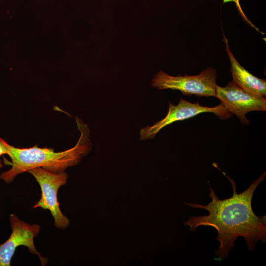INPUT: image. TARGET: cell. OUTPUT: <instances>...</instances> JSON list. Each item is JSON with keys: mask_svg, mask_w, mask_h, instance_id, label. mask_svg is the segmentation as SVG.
<instances>
[{"mask_svg": "<svg viewBox=\"0 0 266 266\" xmlns=\"http://www.w3.org/2000/svg\"><path fill=\"white\" fill-rule=\"evenodd\" d=\"M231 184L233 195L228 199L220 200L210 186L211 201L206 205L187 203L189 206L207 210L205 216H192L184 222L193 231L200 226H211L216 229V240L220 245L215 252L219 259L227 257L234 246V241L239 237L246 241L249 249L253 251L259 241L266 240V216L255 214L251 205L252 199L258 186L265 179V171L243 192L238 193L234 180L223 172Z\"/></svg>", "mask_w": 266, "mask_h": 266, "instance_id": "obj_1", "label": "cell"}, {"mask_svg": "<svg viewBox=\"0 0 266 266\" xmlns=\"http://www.w3.org/2000/svg\"><path fill=\"white\" fill-rule=\"evenodd\" d=\"M80 136L73 147L56 152L50 148L35 146L29 148H19L7 143L8 155L11 159V168L0 175V179L9 184L19 174L28 170L41 167L53 173L65 172L67 168L77 165L91 149L89 130L87 125L76 118Z\"/></svg>", "mask_w": 266, "mask_h": 266, "instance_id": "obj_2", "label": "cell"}, {"mask_svg": "<svg viewBox=\"0 0 266 266\" xmlns=\"http://www.w3.org/2000/svg\"><path fill=\"white\" fill-rule=\"evenodd\" d=\"M217 70L208 67L196 75H170L160 70L152 79V86L159 90L172 89L185 95L216 97Z\"/></svg>", "mask_w": 266, "mask_h": 266, "instance_id": "obj_3", "label": "cell"}, {"mask_svg": "<svg viewBox=\"0 0 266 266\" xmlns=\"http://www.w3.org/2000/svg\"><path fill=\"white\" fill-rule=\"evenodd\" d=\"M32 174L41 188V197L33 208L49 210L54 220L55 226L60 229L67 228L69 220L61 211L58 201V191L66 184L68 175L65 172L53 173L41 167L31 169L27 171Z\"/></svg>", "mask_w": 266, "mask_h": 266, "instance_id": "obj_4", "label": "cell"}, {"mask_svg": "<svg viewBox=\"0 0 266 266\" xmlns=\"http://www.w3.org/2000/svg\"><path fill=\"white\" fill-rule=\"evenodd\" d=\"M205 112L212 113L221 119H226L232 116L221 103L217 106L210 107L202 106L199 102L193 103L180 98L176 105L169 102L168 111L164 118L152 126H146L140 130V139H153L161 129L167 125Z\"/></svg>", "mask_w": 266, "mask_h": 266, "instance_id": "obj_5", "label": "cell"}, {"mask_svg": "<svg viewBox=\"0 0 266 266\" xmlns=\"http://www.w3.org/2000/svg\"><path fill=\"white\" fill-rule=\"evenodd\" d=\"M10 226L12 233L9 238L4 243H0V266H10L11 261L16 248L19 246L27 247L33 254L37 255L42 266L48 261L43 257L35 246L34 239L40 231L39 224H30L19 219L15 214L9 216Z\"/></svg>", "mask_w": 266, "mask_h": 266, "instance_id": "obj_6", "label": "cell"}, {"mask_svg": "<svg viewBox=\"0 0 266 266\" xmlns=\"http://www.w3.org/2000/svg\"><path fill=\"white\" fill-rule=\"evenodd\" d=\"M226 110L234 114L243 125L249 124L246 115L251 111H265L266 99L244 90L233 80L224 87L217 85L216 97Z\"/></svg>", "mask_w": 266, "mask_h": 266, "instance_id": "obj_7", "label": "cell"}, {"mask_svg": "<svg viewBox=\"0 0 266 266\" xmlns=\"http://www.w3.org/2000/svg\"><path fill=\"white\" fill-rule=\"evenodd\" d=\"M225 50L231 63L230 72L233 81L247 92L260 97H266V80L259 78L246 70L231 51L228 40L223 33Z\"/></svg>", "mask_w": 266, "mask_h": 266, "instance_id": "obj_8", "label": "cell"}, {"mask_svg": "<svg viewBox=\"0 0 266 266\" xmlns=\"http://www.w3.org/2000/svg\"><path fill=\"white\" fill-rule=\"evenodd\" d=\"M8 151L7 143L0 138V157L3 154H8Z\"/></svg>", "mask_w": 266, "mask_h": 266, "instance_id": "obj_9", "label": "cell"}, {"mask_svg": "<svg viewBox=\"0 0 266 266\" xmlns=\"http://www.w3.org/2000/svg\"><path fill=\"white\" fill-rule=\"evenodd\" d=\"M3 167V164L1 161L0 160V168Z\"/></svg>", "mask_w": 266, "mask_h": 266, "instance_id": "obj_10", "label": "cell"}]
</instances>
